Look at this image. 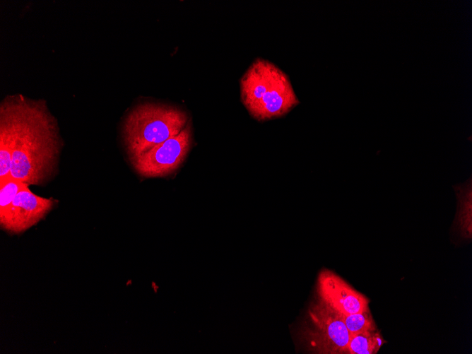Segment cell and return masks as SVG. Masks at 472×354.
<instances>
[{
  "instance_id": "11",
  "label": "cell",
  "mask_w": 472,
  "mask_h": 354,
  "mask_svg": "<svg viewBox=\"0 0 472 354\" xmlns=\"http://www.w3.org/2000/svg\"><path fill=\"white\" fill-rule=\"evenodd\" d=\"M27 185L11 177L0 182V216L5 213L17 194Z\"/></svg>"
},
{
  "instance_id": "5",
  "label": "cell",
  "mask_w": 472,
  "mask_h": 354,
  "mask_svg": "<svg viewBox=\"0 0 472 354\" xmlns=\"http://www.w3.org/2000/svg\"><path fill=\"white\" fill-rule=\"evenodd\" d=\"M191 141V127L188 122L177 136L129 160L141 177H165L175 172L184 162L190 150Z\"/></svg>"
},
{
  "instance_id": "3",
  "label": "cell",
  "mask_w": 472,
  "mask_h": 354,
  "mask_svg": "<svg viewBox=\"0 0 472 354\" xmlns=\"http://www.w3.org/2000/svg\"><path fill=\"white\" fill-rule=\"evenodd\" d=\"M188 122L187 112L179 107L156 102H142L126 114L122 127L129 160L177 136Z\"/></svg>"
},
{
  "instance_id": "10",
  "label": "cell",
  "mask_w": 472,
  "mask_h": 354,
  "mask_svg": "<svg viewBox=\"0 0 472 354\" xmlns=\"http://www.w3.org/2000/svg\"><path fill=\"white\" fill-rule=\"evenodd\" d=\"M341 315L350 334L377 329L369 309L359 313Z\"/></svg>"
},
{
  "instance_id": "8",
  "label": "cell",
  "mask_w": 472,
  "mask_h": 354,
  "mask_svg": "<svg viewBox=\"0 0 472 354\" xmlns=\"http://www.w3.org/2000/svg\"><path fill=\"white\" fill-rule=\"evenodd\" d=\"M385 341L377 329L350 334L348 345L349 354H374Z\"/></svg>"
},
{
  "instance_id": "2",
  "label": "cell",
  "mask_w": 472,
  "mask_h": 354,
  "mask_svg": "<svg viewBox=\"0 0 472 354\" xmlns=\"http://www.w3.org/2000/svg\"><path fill=\"white\" fill-rule=\"evenodd\" d=\"M241 100L258 121L285 115L299 103L288 75L272 62L257 58L240 79Z\"/></svg>"
},
{
  "instance_id": "6",
  "label": "cell",
  "mask_w": 472,
  "mask_h": 354,
  "mask_svg": "<svg viewBox=\"0 0 472 354\" xmlns=\"http://www.w3.org/2000/svg\"><path fill=\"white\" fill-rule=\"evenodd\" d=\"M57 202L52 198L36 195L27 185L17 194L5 213L0 216L1 228L9 234L23 233L42 220Z\"/></svg>"
},
{
  "instance_id": "9",
  "label": "cell",
  "mask_w": 472,
  "mask_h": 354,
  "mask_svg": "<svg viewBox=\"0 0 472 354\" xmlns=\"http://www.w3.org/2000/svg\"><path fill=\"white\" fill-rule=\"evenodd\" d=\"M466 191L461 190L459 194V209L456 218V229L461 237L471 238V188H466Z\"/></svg>"
},
{
  "instance_id": "4",
  "label": "cell",
  "mask_w": 472,
  "mask_h": 354,
  "mask_svg": "<svg viewBox=\"0 0 472 354\" xmlns=\"http://www.w3.org/2000/svg\"><path fill=\"white\" fill-rule=\"evenodd\" d=\"M302 336L308 349L314 353H348L350 334L341 314L319 298L308 309Z\"/></svg>"
},
{
  "instance_id": "1",
  "label": "cell",
  "mask_w": 472,
  "mask_h": 354,
  "mask_svg": "<svg viewBox=\"0 0 472 354\" xmlns=\"http://www.w3.org/2000/svg\"><path fill=\"white\" fill-rule=\"evenodd\" d=\"M63 142L45 100L21 94L0 104V182L42 185L56 173Z\"/></svg>"
},
{
  "instance_id": "7",
  "label": "cell",
  "mask_w": 472,
  "mask_h": 354,
  "mask_svg": "<svg viewBox=\"0 0 472 354\" xmlns=\"http://www.w3.org/2000/svg\"><path fill=\"white\" fill-rule=\"evenodd\" d=\"M317 293L321 300L341 314L359 313L368 309L367 298L329 270L319 273Z\"/></svg>"
}]
</instances>
